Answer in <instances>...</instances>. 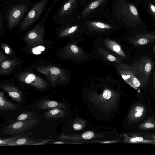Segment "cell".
Instances as JSON below:
<instances>
[{
    "label": "cell",
    "mask_w": 155,
    "mask_h": 155,
    "mask_svg": "<svg viewBox=\"0 0 155 155\" xmlns=\"http://www.w3.org/2000/svg\"><path fill=\"white\" fill-rule=\"evenodd\" d=\"M34 3L32 0H0L6 29L12 30L19 26Z\"/></svg>",
    "instance_id": "obj_1"
},
{
    "label": "cell",
    "mask_w": 155,
    "mask_h": 155,
    "mask_svg": "<svg viewBox=\"0 0 155 155\" xmlns=\"http://www.w3.org/2000/svg\"><path fill=\"white\" fill-rule=\"evenodd\" d=\"M155 114L149 98L140 97L135 98L127 120L129 124L137 126L146 119Z\"/></svg>",
    "instance_id": "obj_2"
},
{
    "label": "cell",
    "mask_w": 155,
    "mask_h": 155,
    "mask_svg": "<svg viewBox=\"0 0 155 155\" xmlns=\"http://www.w3.org/2000/svg\"><path fill=\"white\" fill-rule=\"evenodd\" d=\"M85 40L83 38L72 40L62 49L61 55L67 59L72 60L77 64H80L96 59L93 53L87 52L78 44Z\"/></svg>",
    "instance_id": "obj_3"
},
{
    "label": "cell",
    "mask_w": 155,
    "mask_h": 155,
    "mask_svg": "<svg viewBox=\"0 0 155 155\" xmlns=\"http://www.w3.org/2000/svg\"><path fill=\"white\" fill-rule=\"evenodd\" d=\"M114 67L116 68L118 74L133 88L138 91L142 88H145L147 83L132 66L121 63Z\"/></svg>",
    "instance_id": "obj_4"
},
{
    "label": "cell",
    "mask_w": 155,
    "mask_h": 155,
    "mask_svg": "<svg viewBox=\"0 0 155 155\" xmlns=\"http://www.w3.org/2000/svg\"><path fill=\"white\" fill-rule=\"evenodd\" d=\"M49 0H39L34 2L18 27L20 31L27 29L40 18L46 8Z\"/></svg>",
    "instance_id": "obj_5"
},
{
    "label": "cell",
    "mask_w": 155,
    "mask_h": 155,
    "mask_svg": "<svg viewBox=\"0 0 155 155\" xmlns=\"http://www.w3.org/2000/svg\"><path fill=\"white\" fill-rule=\"evenodd\" d=\"M40 120L38 118L12 123L1 130L2 134L17 136L21 135L32 129L38 124Z\"/></svg>",
    "instance_id": "obj_6"
},
{
    "label": "cell",
    "mask_w": 155,
    "mask_h": 155,
    "mask_svg": "<svg viewBox=\"0 0 155 155\" xmlns=\"http://www.w3.org/2000/svg\"><path fill=\"white\" fill-rule=\"evenodd\" d=\"M94 44L105 49L123 62V60L128 57L123 51L121 45L116 40L111 39L109 37L96 39Z\"/></svg>",
    "instance_id": "obj_7"
},
{
    "label": "cell",
    "mask_w": 155,
    "mask_h": 155,
    "mask_svg": "<svg viewBox=\"0 0 155 155\" xmlns=\"http://www.w3.org/2000/svg\"><path fill=\"white\" fill-rule=\"evenodd\" d=\"M87 25L89 35L95 39L109 37L114 30L111 25L101 22H90Z\"/></svg>",
    "instance_id": "obj_8"
},
{
    "label": "cell",
    "mask_w": 155,
    "mask_h": 155,
    "mask_svg": "<svg viewBox=\"0 0 155 155\" xmlns=\"http://www.w3.org/2000/svg\"><path fill=\"white\" fill-rule=\"evenodd\" d=\"M38 69L47 76L53 84L59 82L67 81L70 79L69 74L56 67H43Z\"/></svg>",
    "instance_id": "obj_9"
},
{
    "label": "cell",
    "mask_w": 155,
    "mask_h": 155,
    "mask_svg": "<svg viewBox=\"0 0 155 155\" xmlns=\"http://www.w3.org/2000/svg\"><path fill=\"white\" fill-rule=\"evenodd\" d=\"M57 29L58 36L60 38H69L72 40L82 38L84 32L77 25H69L64 23H60Z\"/></svg>",
    "instance_id": "obj_10"
},
{
    "label": "cell",
    "mask_w": 155,
    "mask_h": 155,
    "mask_svg": "<svg viewBox=\"0 0 155 155\" xmlns=\"http://www.w3.org/2000/svg\"><path fill=\"white\" fill-rule=\"evenodd\" d=\"M93 53L96 59L108 66L115 67L117 64L123 63L120 60L101 47L94 44Z\"/></svg>",
    "instance_id": "obj_11"
},
{
    "label": "cell",
    "mask_w": 155,
    "mask_h": 155,
    "mask_svg": "<svg viewBox=\"0 0 155 155\" xmlns=\"http://www.w3.org/2000/svg\"><path fill=\"white\" fill-rule=\"evenodd\" d=\"M18 79L22 82L40 89L45 88L48 85L46 82L39 77L28 72L21 74L18 76Z\"/></svg>",
    "instance_id": "obj_12"
},
{
    "label": "cell",
    "mask_w": 155,
    "mask_h": 155,
    "mask_svg": "<svg viewBox=\"0 0 155 155\" xmlns=\"http://www.w3.org/2000/svg\"><path fill=\"white\" fill-rule=\"evenodd\" d=\"M77 1L64 0L52 16L54 22L57 23L67 17L74 8Z\"/></svg>",
    "instance_id": "obj_13"
},
{
    "label": "cell",
    "mask_w": 155,
    "mask_h": 155,
    "mask_svg": "<svg viewBox=\"0 0 155 155\" xmlns=\"http://www.w3.org/2000/svg\"><path fill=\"white\" fill-rule=\"evenodd\" d=\"M131 66L140 73L148 83L153 67L151 60L148 58H145Z\"/></svg>",
    "instance_id": "obj_14"
},
{
    "label": "cell",
    "mask_w": 155,
    "mask_h": 155,
    "mask_svg": "<svg viewBox=\"0 0 155 155\" xmlns=\"http://www.w3.org/2000/svg\"><path fill=\"white\" fill-rule=\"evenodd\" d=\"M53 140L52 139L48 138L38 139L27 136L16 139L8 146L41 145L49 143Z\"/></svg>",
    "instance_id": "obj_15"
},
{
    "label": "cell",
    "mask_w": 155,
    "mask_h": 155,
    "mask_svg": "<svg viewBox=\"0 0 155 155\" xmlns=\"http://www.w3.org/2000/svg\"><path fill=\"white\" fill-rule=\"evenodd\" d=\"M128 40L129 42L134 45H144L155 41V33L137 34L132 37L128 38Z\"/></svg>",
    "instance_id": "obj_16"
},
{
    "label": "cell",
    "mask_w": 155,
    "mask_h": 155,
    "mask_svg": "<svg viewBox=\"0 0 155 155\" xmlns=\"http://www.w3.org/2000/svg\"><path fill=\"white\" fill-rule=\"evenodd\" d=\"M125 141L130 143L155 145V140L146 137L143 132L131 133L127 136Z\"/></svg>",
    "instance_id": "obj_17"
},
{
    "label": "cell",
    "mask_w": 155,
    "mask_h": 155,
    "mask_svg": "<svg viewBox=\"0 0 155 155\" xmlns=\"http://www.w3.org/2000/svg\"><path fill=\"white\" fill-rule=\"evenodd\" d=\"M1 88L6 91L12 99L17 102L20 103L22 100L23 93L15 86L7 84H2Z\"/></svg>",
    "instance_id": "obj_18"
},
{
    "label": "cell",
    "mask_w": 155,
    "mask_h": 155,
    "mask_svg": "<svg viewBox=\"0 0 155 155\" xmlns=\"http://www.w3.org/2000/svg\"><path fill=\"white\" fill-rule=\"evenodd\" d=\"M38 109L51 110L55 108L65 109L64 104L57 101L45 100L39 102L37 105Z\"/></svg>",
    "instance_id": "obj_19"
},
{
    "label": "cell",
    "mask_w": 155,
    "mask_h": 155,
    "mask_svg": "<svg viewBox=\"0 0 155 155\" xmlns=\"http://www.w3.org/2000/svg\"><path fill=\"white\" fill-rule=\"evenodd\" d=\"M137 127V128L141 131L155 130V114L146 119Z\"/></svg>",
    "instance_id": "obj_20"
},
{
    "label": "cell",
    "mask_w": 155,
    "mask_h": 155,
    "mask_svg": "<svg viewBox=\"0 0 155 155\" xmlns=\"http://www.w3.org/2000/svg\"><path fill=\"white\" fill-rule=\"evenodd\" d=\"M2 91L0 93V110L1 111L15 110L18 108V106L7 100L3 96Z\"/></svg>",
    "instance_id": "obj_21"
},
{
    "label": "cell",
    "mask_w": 155,
    "mask_h": 155,
    "mask_svg": "<svg viewBox=\"0 0 155 155\" xmlns=\"http://www.w3.org/2000/svg\"><path fill=\"white\" fill-rule=\"evenodd\" d=\"M17 61L16 60H8L0 64V74L5 75L11 71L15 66Z\"/></svg>",
    "instance_id": "obj_22"
},
{
    "label": "cell",
    "mask_w": 155,
    "mask_h": 155,
    "mask_svg": "<svg viewBox=\"0 0 155 155\" xmlns=\"http://www.w3.org/2000/svg\"><path fill=\"white\" fill-rule=\"evenodd\" d=\"M65 113L60 108H55L45 112L43 114L44 117L47 119H54L64 116Z\"/></svg>",
    "instance_id": "obj_23"
},
{
    "label": "cell",
    "mask_w": 155,
    "mask_h": 155,
    "mask_svg": "<svg viewBox=\"0 0 155 155\" xmlns=\"http://www.w3.org/2000/svg\"><path fill=\"white\" fill-rule=\"evenodd\" d=\"M37 117L35 115L33 111H25L23 112L19 115L12 120L8 121L10 123L28 120L36 119Z\"/></svg>",
    "instance_id": "obj_24"
},
{
    "label": "cell",
    "mask_w": 155,
    "mask_h": 155,
    "mask_svg": "<svg viewBox=\"0 0 155 155\" xmlns=\"http://www.w3.org/2000/svg\"><path fill=\"white\" fill-rule=\"evenodd\" d=\"M105 0H95L92 2L83 11L82 15L83 17L87 16L95 9L104 2Z\"/></svg>",
    "instance_id": "obj_25"
},
{
    "label": "cell",
    "mask_w": 155,
    "mask_h": 155,
    "mask_svg": "<svg viewBox=\"0 0 155 155\" xmlns=\"http://www.w3.org/2000/svg\"><path fill=\"white\" fill-rule=\"evenodd\" d=\"M31 134V133H28L15 136L10 138L5 139L1 138L0 140V146H7L9 144L14 141L16 139L21 137L28 136Z\"/></svg>",
    "instance_id": "obj_26"
},
{
    "label": "cell",
    "mask_w": 155,
    "mask_h": 155,
    "mask_svg": "<svg viewBox=\"0 0 155 155\" xmlns=\"http://www.w3.org/2000/svg\"><path fill=\"white\" fill-rule=\"evenodd\" d=\"M128 10L131 19L135 21H138L140 18L136 7L134 5L130 4L128 5Z\"/></svg>",
    "instance_id": "obj_27"
},
{
    "label": "cell",
    "mask_w": 155,
    "mask_h": 155,
    "mask_svg": "<svg viewBox=\"0 0 155 155\" xmlns=\"http://www.w3.org/2000/svg\"><path fill=\"white\" fill-rule=\"evenodd\" d=\"M5 21L3 11L0 7V30L1 34L3 33L5 31Z\"/></svg>",
    "instance_id": "obj_28"
},
{
    "label": "cell",
    "mask_w": 155,
    "mask_h": 155,
    "mask_svg": "<svg viewBox=\"0 0 155 155\" xmlns=\"http://www.w3.org/2000/svg\"><path fill=\"white\" fill-rule=\"evenodd\" d=\"M45 47L42 45L37 46L33 48L31 50L32 53L35 55H39L44 51Z\"/></svg>",
    "instance_id": "obj_29"
},
{
    "label": "cell",
    "mask_w": 155,
    "mask_h": 155,
    "mask_svg": "<svg viewBox=\"0 0 155 155\" xmlns=\"http://www.w3.org/2000/svg\"><path fill=\"white\" fill-rule=\"evenodd\" d=\"M94 135V134L92 131H88L83 133L82 135V137L84 139H90L92 138Z\"/></svg>",
    "instance_id": "obj_30"
},
{
    "label": "cell",
    "mask_w": 155,
    "mask_h": 155,
    "mask_svg": "<svg viewBox=\"0 0 155 155\" xmlns=\"http://www.w3.org/2000/svg\"><path fill=\"white\" fill-rule=\"evenodd\" d=\"M112 93L111 91L109 89H105L103 91L102 94L103 97L106 99H110Z\"/></svg>",
    "instance_id": "obj_31"
},
{
    "label": "cell",
    "mask_w": 155,
    "mask_h": 155,
    "mask_svg": "<svg viewBox=\"0 0 155 155\" xmlns=\"http://www.w3.org/2000/svg\"><path fill=\"white\" fill-rule=\"evenodd\" d=\"M148 8L151 14L155 17V6L152 3L150 2L148 4Z\"/></svg>",
    "instance_id": "obj_32"
},
{
    "label": "cell",
    "mask_w": 155,
    "mask_h": 155,
    "mask_svg": "<svg viewBox=\"0 0 155 155\" xmlns=\"http://www.w3.org/2000/svg\"><path fill=\"white\" fill-rule=\"evenodd\" d=\"M2 48L5 53L7 54H10L11 53V50L10 48L5 44L2 45Z\"/></svg>",
    "instance_id": "obj_33"
},
{
    "label": "cell",
    "mask_w": 155,
    "mask_h": 155,
    "mask_svg": "<svg viewBox=\"0 0 155 155\" xmlns=\"http://www.w3.org/2000/svg\"><path fill=\"white\" fill-rule=\"evenodd\" d=\"M145 136L147 137L155 140V133H144Z\"/></svg>",
    "instance_id": "obj_34"
},
{
    "label": "cell",
    "mask_w": 155,
    "mask_h": 155,
    "mask_svg": "<svg viewBox=\"0 0 155 155\" xmlns=\"http://www.w3.org/2000/svg\"><path fill=\"white\" fill-rule=\"evenodd\" d=\"M73 128L75 130H79L82 128V127L79 124H75L73 125Z\"/></svg>",
    "instance_id": "obj_35"
},
{
    "label": "cell",
    "mask_w": 155,
    "mask_h": 155,
    "mask_svg": "<svg viewBox=\"0 0 155 155\" xmlns=\"http://www.w3.org/2000/svg\"><path fill=\"white\" fill-rule=\"evenodd\" d=\"M6 57L5 55H4L1 52H0V64H1L3 62V61L5 60Z\"/></svg>",
    "instance_id": "obj_36"
},
{
    "label": "cell",
    "mask_w": 155,
    "mask_h": 155,
    "mask_svg": "<svg viewBox=\"0 0 155 155\" xmlns=\"http://www.w3.org/2000/svg\"><path fill=\"white\" fill-rule=\"evenodd\" d=\"M153 86L154 87H155V72L154 74L153 77Z\"/></svg>",
    "instance_id": "obj_37"
},
{
    "label": "cell",
    "mask_w": 155,
    "mask_h": 155,
    "mask_svg": "<svg viewBox=\"0 0 155 155\" xmlns=\"http://www.w3.org/2000/svg\"><path fill=\"white\" fill-rule=\"evenodd\" d=\"M112 142L110 141H106V142H103L102 143H112Z\"/></svg>",
    "instance_id": "obj_38"
},
{
    "label": "cell",
    "mask_w": 155,
    "mask_h": 155,
    "mask_svg": "<svg viewBox=\"0 0 155 155\" xmlns=\"http://www.w3.org/2000/svg\"><path fill=\"white\" fill-rule=\"evenodd\" d=\"M153 51L154 53H155V45L154 46L153 48Z\"/></svg>",
    "instance_id": "obj_39"
},
{
    "label": "cell",
    "mask_w": 155,
    "mask_h": 155,
    "mask_svg": "<svg viewBox=\"0 0 155 155\" xmlns=\"http://www.w3.org/2000/svg\"></svg>",
    "instance_id": "obj_40"
}]
</instances>
